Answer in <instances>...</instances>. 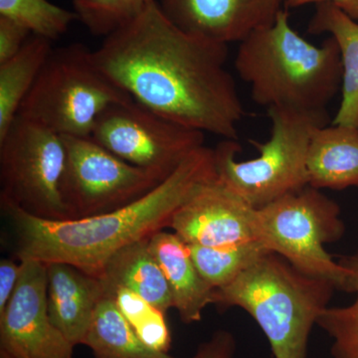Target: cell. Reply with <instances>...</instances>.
<instances>
[{"instance_id":"9a60e30c","label":"cell","mask_w":358,"mask_h":358,"mask_svg":"<svg viewBox=\"0 0 358 358\" xmlns=\"http://www.w3.org/2000/svg\"><path fill=\"white\" fill-rule=\"evenodd\" d=\"M148 245L166 275L179 319L186 324L200 322L204 308L213 303L214 289L195 267L187 244L176 233L160 230Z\"/></svg>"},{"instance_id":"f546056e","label":"cell","mask_w":358,"mask_h":358,"mask_svg":"<svg viewBox=\"0 0 358 358\" xmlns=\"http://www.w3.org/2000/svg\"><path fill=\"white\" fill-rule=\"evenodd\" d=\"M0 358H15V357H13V355H9V353L6 352V350H1V348H0Z\"/></svg>"},{"instance_id":"277c9868","label":"cell","mask_w":358,"mask_h":358,"mask_svg":"<svg viewBox=\"0 0 358 358\" xmlns=\"http://www.w3.org/2000/svg\"><path fill=\"white\" fill-rule=\"evenodd\" d=\"M336 287L303 274L270 252L214 289L218 308H243L265 334L275 358H307L308 339Z\"/></svg>"},{"instance_id":"7a4b0ae2","label":"cell","mask_w":358,"mask_h":358,"mask_svg":"<svg viewBox=\"0 0 358 358\" xmlns=\"http://www.w3.org/2000/svg\"><path fill=\"white\" fill-rule=\"evenodd\" d=\"M217 178L213 148L192 152L147 194L117 210L94 217L46 220L1 205L18 261L71 264L99 277L117 251L169 227L178 210L200 185Z\"/></svg>"},{"instance_id":"7402d4cb","label":"cell","mask_w":358,"mask_h":358,"mask_svg":"<svg viewBox=\"0 0 358 358\" xmlns=\"http://www.w3.org/2000/svg\"><path fill=\"white\" fill-rule=\"evenodd\" d=\"M348 270V293L355 300L345 307H329L320 315L317 326L331 338L333 358H358V251L338 261Z\"/></svg>"},{"instance_id":"603a6c76","label":"cell","mask_w":358,"mask_h":358,"mask_svg":"<svg viewBox=\"0 0 358 358\" xmlns=\"http://www.w3.org/2000/svg\"><path fill=\"white\" fill-rule=\"evenodd\" d=\"M0 16L50 41L60 38L74 21L79 20L74 10L48 0H0Z\"/></svg>"},{"instance_id":"44dd1931","label":"cell","mask_w":358,"mask_h":358,"mask_svg":"<svg viewBox=\"0 0 358 358\" xmlns=\"http://www.w3.org/2000/svg\"><path fill=\"white\" fill-rule=\"evenodd\" d=\"M187 246L199 274L214 289L230 284L261 257L271 252L258 240L228 246Z\"/></svg>"},{"instance_id":"cb8c5ba5","label":"cell","mask_w":358,"mask_h":358,"mask_svg":"<svg viewBox=\"0 0 358 358\" xmlns=\"http://www.w3.org/2000/svg\"><path fill=\"white\" fill-rule=\"evenodd\" d=\"M105 293L112 294L124 319L145 345L159 352H169L171 334L167 326L166 313L131 289L119 288Z\"/></svg>"},{"instance_id":"83f0119b","label":"cell","mask_w":358,"mask_h":358,"mask_svg":"<svg viewBox=\"0 0 358 358\" xmlns=\"http://www.w3.org/2000/svg\"><path fill=\"white\" fill-rule=\"evenodd\" d=\"M22 264L13 259L4 258L0 261V315L6 312L20 282Z\"/></svg>"},{"instance_id":"4316f807","label":"cell","mask_w":358,"mask_h":358,"mask_svg":"<svg viewBox=\"0 0 358 358\" xmlns=\"http://www.w3.org/2000/svg\"><path fill=\"white\" fill-rule=\"evenodd\" d=\"M236 341L230 331L219 329L208 341L200 343L192 358H235Z\"/></svg>"},{"instance_id":"d4e9b609","label":"cell","mask_w":358,"mask_h":358,"mask_svg":"<svg viewBox=\"0 0 358 358\" xmlns=\"http://www.w3.org/2000/svg\"><path fill=\"white\" fill-rule=\"evenodd\" d=\"M154 0H73L74 11L96 36L110 33L136 17Z\"/></svg>"},{"instance_id":"8fae6325","label":"cell","mask_w":358,"mask_h":358,"mask_svg":"<svg viewBox=\"0 0 358 358\" xmlns=\"http://www.w3.org/2000/svg\"><path fill=\"white\" fill-rule=\"evenodd\" d=\"M20 262V282L0 315V348L15 358H73L75 346L49 317L47 264Z\"/></svg>"},{"instance_id":"30bf717a","label":"cell","mask_w":358,"mask_h":358,"mask_svg":"<svg viewBox=\"0 0 358 358\" xmlns=\"http://www.w3.org/2000/svg\"><path fill=\"white\" fill-rule=\"evenodd\" d=\"M205 134L131 100L103 110L91 136L124 162L166 178L192 152L204 147Z\"/></svg>"},{"instance_id":"4fadbf2b","label":"cell","mask_w":358,"mask_h":358,"mask_svg":"<svg viewBox=\"0 0 358 358\" xmlns=\"http://www.w3.org/2000/svg\"><path fill=\"white\" fill-rule=\"evenodd\" d=\"M167 18L190 34L229 45L272 24L285 0H155Z\"/></svg>"},{"instance_id":"5bb4252c","label":"cell","mask_w":358,"mask_h":358,"mask_svg":"<svg viewBox=\"0 0 358 358\" xmlns=\"http://www.w3.org/2000/svg\"><path fill=\"white\" fill-rule=\"evenodd\" d=\"M105 294L101 280L71 264H47V303L51 322L70 343L83 345Z\"/></svg>"},{"instance_id":"484cf974","label":"cell","mask_w":358,"mask_h":358,"mask_svg":"<svg viewBox=\"0 0 358 358\" xmlns=\"http://www.w3.org/2000/svg\"><path fill=\"white\" fill-rule=\"evenodd\" d=\"M31 35L23 26L0 16V64L14 57Z\"/></svg>"},{"instance_id":"5b68a950","label":"cell","mask_w":358,"mask_h":358,"mask_svg":"<svg viewBox=\"0 0 358 358\" xmlns=\"http://www.w3.org/2000/svg\"><path fill=\"white\" fill-rule=\"evenodd\" d=\"M268 115L272 122L270 138L264 143L252 141L259 157L238 160L242 148L236 140L223 138L213 148L218 180L255 209L310 185L307 159L310 140L317 129L329 126L331 121L327 109L272 107Z\"/></svg>"},{"instance_id":"3957f363","label":"cell","mask_w":358,"mask_h":358,"mask_svg":"<svg viewBox=\"0 0 358 358\" xmlns=\"http://www.w3.org/2000/svg\"><path fill=\"white\" fill-rule=\"evenodd\" d=\"M234 67L250 86L251 98L266 107L327 109L341 92L343 61L333 37L315 45L289 24L280 10L272 24L240 42Z\"/></svg>"},{"instance_id":"ffe728a7","label":"cell","mask_w":358,"mask_h":358,"mask_svg":"<svg viewBox=\"0 0 358 358\" xmlns=\"http://www.w3.org/2000/svg\"><path fill=\"white\" fill-rule=\"evenodd\" d=\"M52 50L50 40L32 34L14 57L0 64V138L17 117Z\"/></svg>"},{"instance_id":"d6986e66","label":"cell","mask_w":358,"mask_h":358,"mask_svg":"<svg viewBox=\"0 0 358 358\" xmlns=\"http://www.w3.org/2000/svg\"><path fill=\"white\" fill-rule=\"evenodd\" d=\"M83 345L91 350L93 358H176L145 345L108 293L96 308Z\"/></svg>"},{"instance_id":"2e32d148","label":"cell","mask_w":358,"mask_h":358,"mask_svg":"<svg viewBox=\"0 0 358 358\" xmlns=\"http://www.w3.org/2000/svg\"><path fill=\"white\" fill-rule=\"evenodd\" d=\"M307 166L308 185L317 189L358 188V129L333 124L317 129Z\"/></svg>"},{"instance_id":"f1b7e54d","label":"cell","mask_w":358,"mask_h":358,"mask_svg":"<svg viewBox=\"0 0 358 358\" xmlns=\"http://www.w3.org/2000/svg\"><path fill=\"white\" fill-rule=\"evenodd\" d=\"M313 3L334 4L348 17L358 22V0H285V6L289 8H298Z\"/></svg>"},{"instance_id":"6da1fadb","label":"cell","mask_w":358,"mask_h":358,"mask_svg":"<svg viewBox=\"0 0 358 358\" xmlns=\"http://www.w3.org/2000/svg\"><path fill=\"white\" fill-rule=\"evenodd\" d=\"M227 44L190 34L157 2L105 37L96 65L134 101L188 129L238 141L245 115Z\"/></svg>"},{"instance_id":"52a82bcc","label":"cell","mask_w":358,"mask_h":358,"mask_svg":"<svg viewBox=\"0 0 358 358\" xmlns=\"http://www.w3.org/2000/svg\"><path fill=\"white\" fill-rule=\"evenodd\" d=\"M256 240L296 270L348 291V270L326 250L345 232L341 207L320 189L308 185L261 209L253 221Z\"/></svg>"},{"instance_id":"9c48e42d","label":"cell","mask_w":358,"mask_h":358,"mask_svg":"<svg viewBox=\"0 0 358 358\" xmlns=\"http://www.w3.org/2000/svg\"><path fill=\"white\" fill-rule=\"evenodd\" d=\"M62 136L66 164L61 194L69 220L117 210L166 179L120 159L92 136Z\"/></svg>"},{"instance_id":"8992f818","label":"cell","mask_w":358,"mask_h":358,"mask_svg":"<svg viewBox=\"0 0 358 358\" xmlns=\"http://www.w3.org/2000/svg\"><path fill=\"white\" fill-rule=\"evenodd\" d=\"M134 100L98 65L84 44L53 48L18 115L60 136H91L99 115Z\"/></svg>"},{"instance_id":"ba28073f","label":"cell","mask_w":358,"mask_h":358,"mask_svg":"<svg viewBox=\"0 0 358 358\" xmlns=\"http://www.w3.org/2000/svg\"><path fill=\"white\" fill-rule=\"evenodd\" d=\"M65 164L63 136L17 115L0 138V205L46 220H69L61 194Z\"/></svg>"},{"instance_id":"7c38bea8","label":"cell","mask_w":358,"mask_h":358,"mask_svg":"<svg viewBox=\"0 0 358 358\" xmlns=\"http://www.w3.org/2000/svg\"><path fill=\"white\" fill-rule=\"evenodd\" d=\"M256 209L217 178L203 183L174 212L169 223L186 244L219 247L256 240Z\"/></svg>"},{"instance_id":"e0dca14e","label":"cell","mask_w":358,"mask_h":358,"mask_svg":"<svg viewBox=\"0 0 358 358\" xmlns=\"http://www.w3.org/2000/svg\"><path fill=\"white\" fill-rule=\"evenodd\" d=\"M148 240L124 247L103 266L99 279L105 292L126 288L138 294L164 313L173 308L166 275L152 253Z\"/></svg>"},{"instance_id":"ac0fdd59","label":"cell","mask_w":358,"mask_h":358,"mask_svg":"<svg viewBox=\"0 0 358 358\" xmlns=\"http://www.w3.org/2000/svg\"><path fill=\"white\" fill-rule=\"evenodd\" d=\"M308 30L310 34L329 33L341 51L343 98L331 124L358 129V22L334 4L320 3L317 4Z\"/></svg>"}]
</instances>
